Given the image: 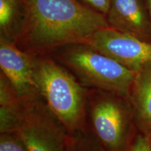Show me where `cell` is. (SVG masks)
I'll use <instances>...</instances> for the list:
<instances>
[{
  "instance_id": "1",
  "label": "cell",
  "mask_w": 151,
  "mask_h": 151,
  "mask_svg": "<svg viewBox=\"0 0 151 151\" xmlns=\"http://www.w3.org/2000/svg\"><path fill=\"white\" fill-rule=\"evenodd\" d=\"M22 18L16 46L32 55L60 47L87 43L94 33L110 27L106 18L78 0H20Z\"/></svg>"
},
{
  "instance_id": "2",
  "label": "cell",
  "mask_w": 151,
  "mask_h": 151,
  "mask_svg": "<svg viewBox=\"0 0 151 151\" xmlns=\"http://www.w3.org/2000/svg\"><path fill=\"white\" fill-rule=\"evenodd\" d=\"M34 77L43 101L69 134L87 127L88 88L67 68L47 55H37Z\"/></svg>"
},
{
  "instance_id": "10",
  "label": "cell",
  "mask_w": 151,
  "mask_h": 151,
  "mask_svg": "<svg viewBox=\"0 0 151 151\" xmlns=\"http://www.w3.org/2000/svg\"><path fill=\"white\" fill-rule=\"evenodd\" d=\"M69 151H107L89 128L69 134Z\"/></svg>"
},
{
  "instance_id": "8",
  "label": "cell",
  "mask_w": 151,
  "mask_h": 151,
  "mask_svg": "<svg viewBox=\"0 0 151 151\" xmlns=\"http://www.w3.org/2000/svg\"><path fill=\"white\" fill-rule=\"evenodd\" d=\"M106 18L111 28L151 43V24L142 0H111Z\"/></svg>"
},
{
  "instance_id": "14",
  "label": "cell",
  "mask_w": 151,
  "mask_h": 151,
  "mask_svg": "<svg viewBox=\"0 0 151 151\" xmlns=\"http://www.w3.org/2000/svg\"><path fill=\"white\" fill-rule=\"evenodd\" d=\"M86 5L104 15L108 14L111 0H82Z\"/></svg>"
},
{
  "instance_id": "15",
  "label": "cell",
  "mask_w": 151,
  "mask_h": 151,
  "mask_svg": "<svg viewBox=\"0 0 151 151\" xmlns=\"http://www.w3.org/2000/svg\"><path fill=\"white\" fill-rule=\"evenodd\" d=\"M146 3V6L147 9H148V14L149 16V18H150V22L151 24V0H145Z\"/></svg>"
},
{
  "instance_id": "6",
  "label": "cell",
  "mask_w": 151,
  "mask_h": 151,
  "mask_svg": "<svg viewBox=\"0 0 151 151\" xmlns=\"http://www.w3.org/2000/svg\"><path fill=\"white\" fill-rule=\"evenodd\" d=\"M86 44L137 71L151 62V43L111 27L94 33Z\"/></svg>"
},
{
  "instance_id": "3",
  "label": "cell",
  "mask_w": 151,
  "mask_h": 151,
  "mask_svg": "<svg viewBox=\"0 0 151 151\" xmlns=\"http://www.w3.org/2000/svg\"><path fill=\"white\" fill-rule=\"evenodd\" d=\"M54 51L56 61L86 88L112 92L129 98L136 71L86 43L67 45Z\"/></svg>"
},
{
  "instance_id": "11",
  "label": "cell",
  "mask_w": 151,
  "mask_h": 151,
  "mask_svg": "<svg viewBox=\"0 0 151 151\" xmlns=\"http://www.w3.org/2000/svg\"><path fill=\"white\" fill-rule=\"evenodd\" d=\"M16 0H0V27L1 39L14 42V33L12 24L16 11Z\"/></svg>"
},
{
  "instance_id": "7",
  "label": "cell",
  "mask_w": 151,
  "mask_h": 151,
  "mask_svg": "<svg viewBox=\"0 0 151 151\" xmlns=\"http://www.w3.org/2000/svg\"><path fill=\"white\" fill-rule=\"evenodd\" d=\"M35 55L12 41L0 40V68L24 104L41 98L34 77Z\"/></svg>"
},
{
  "instance_id": "16",
  "label": "cell",
  "mask_w": 151,
  "mask_h": 151,
  "mask_svg": "<svg viewBox=\"0 0 151 151\" xmlns=\"http://www.w3.org/2000/svg\"><path fill=\"white\" fill-rule=\"evenodd\" d=\"M150 142H151V137H150Z\"/></svg>"
},
{
  "instance_id": "12",
  "label": "cell",
  "mask_w": 151,
  "mask_h": 151,
  "mask_svg": "<svg viewBox=\"0 0 151 151\" xmlns=\"http://www.w3.org/2000/svg\"><path fill=\"white\" fill-rule=\"evenodd\" d=\"M0 151H28L24 143L13 133H1Z\"/></svg>"
},
{
  "instance_id": "9",
  "label": "cell",
  "mask_w": 151,
  "mask_h": 151,
  "mask_svg": "<svg viewBox=\"0 0 151 151\" xmlns=\"http://www.w3.org/2000/svg\"><path fill=\"white\" fill-rule=\"evenodd\" d=\"M129 101L137 129L151 137V62L136 71L129 92Z\"/></svg>"
},
{
  "instance_id": "13",
  "label": "cell",
  "mask_w": 151,
  "mask_h": 151,
  "mask_svg": "<svg viewBox=\"0 0 151 151\" xmlns=\"http://www.w3.org/2000/svg\"><path fill=\"white\" fill-rule=\"evenodd\" d=\"M128 151H151L150 138L138 131Z\"/></svg>"
},
{
  "instance_id": "4",
  "label": "cell",
  "mask_w": 151,
  "mask_h": 151,
  "mask_svg": "<svg viewBox=\"0 0 151 151\" xmlns=\"http://www.w3.org/2000/svg\"><path fill=\"white\" fill-rule=\"evenodd\" d=\"M87 127L107 151H128L136 134L129 99L115 92L88 89Z\"/></svg>"
},
{
  "instance_id": "5",
  "label": "cell",
  "mask_w": 151,
  "mask_h": 151,
  "mask_svg": "<svg viewBox=\"0 0 151 151\" xmlns=\"http://www.w3.org/2000/svg\"><path fill=\"white\" fill-rule=\"evenodd\" d=\"M15 134L28 151H69V134L42 98L24 104Z\"/></svg>"
}]
</instances>
